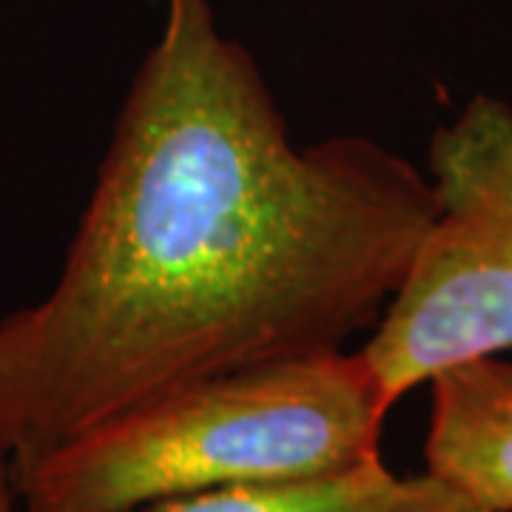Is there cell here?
Listing matches in <instances>:
<instances>
[{
  "label": "cell",
  "mask_w": 512,
  "mask_h": 512,
  "mask_svg": "<svg viewBox=\"0 0 512 512\" xmlns=\"http://www.w3.org/2000/svg\"><path fill=\"white\" fill-rule=\"evenodd\" d=\"M393 404L362 350L208 376L94 424L12 473L23 512H140L382 456Z\"/></svg>",
  "instance_id": "7a4b0ae2"
},
{
  "label": "cell",
  "mask_w": 512,
  "mask_h": 512,
  "mask_svg": "<svg viewBox=\"0 0 512 512\" xmlns=\"http://www.w3.org/2000/svg\"><path fill=\"white\" fill-rule=\"evenodd\" d=\"M140 512H484L433 476H396L379 458L328 476L242 484Z\"/></svg>",
  "instance_id": "5b68a950"
},
{
  "label": "cell",
  "mask_w": 512,
  "mask_h": 512,
  "mask_svg": "<svg viewBox=\"0 0 512 512\" xmlns=\"http://www.w3.org/2000/svg\"><path fill=\"white\" fill-rule=\"evenodd\" d=\"M433 217L407 157L299 146L211 0H165L55 288L0 322V456L18 473L185 384L345 348Z\"/></svg>",
  "instance_id": "6da1fadb"
},
{
  "label": "cell",
  "mask_w": 512,
  "mask_h": 512,
  "mask_svg": "<svg viewBox=\"0 0 512 512\" xmlns=\"http://www.w3.org/2000/svg\"><path fill=\"white\" fill-rule=\"evenodd\" d=\"M0 512H23L15 481H12V470L9 461L0 456Z\"/></svg>",
  "instance_id": "8992f818"
},
{
  "label": "cell",
  "mask_w": 512,
  "mask_h": 512,
  "mask_svg": "<svg viewBox=\"0 0 512 512\" xmlns=\"http://www.w3.org/2000/svg\"><path fill=\"white\" fill-rule=\"evenodd\" d=\"M427 476L484 512H512V362L487 356L430 379Z\"/></svg>",
  "instance_id": "277c9868"
},
{
  "label": "cell",
  "mask_w": 512,
  "mask_h": 512,
  "mask_svg": "<svg viewBox=\"0 0 512 512\" xmlns=\"http://www.w3.org/2000/svg\"><path fill=\"white\" fill-rule=\"evenodd\" d=\"M436 217L362 356L387 402L512 348V106L478 94L430 143Z\"/></svg>",
  "instance_id": "3957f363"
}]
</instances>
